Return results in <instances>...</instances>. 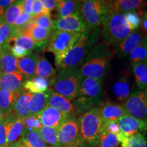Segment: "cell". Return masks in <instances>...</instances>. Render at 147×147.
Returning a JSON list of instances; mask_svg holds the SVG:
<instances>
[{"instance_id":"1","label":"cell","mask_w":147,"mask_h":147,"mask_svg":"<svg viewBox=\"0 0 147 147\" xmlns=\"http://www.w3.org/2000/svg\"><path fill=\"white\" fill-rule=\"evenodd\" d=\"M110 47L107 44L102 42L92 48L79 68L82 78L103 80L113 57Z\"/></svg>"},{"instance_id":"2","label":"cell","mask_w":147,"mask_h":147,"mask_svg":"<svg viewBox=\"0 0 147 147\" xmlns=\"http://www.w3.org/2000/svg\"><path fill=\"white\" fill-rule=\"evenodd\" d=\"M102 38L104 43L117 48L132 32L124 14L110 12L102 24Z\"/></svg>"},{"instance_id":"3","label":"cell","mask_w":147,"mask_h":147,"mask_svg":"<svg viewBox=\"0 0 147 147\" xmlns=\"http://www.w3.org/2000/svg\"><path fill=\"white\" fill-rule=\"evenodd\" d=\"M78 121L80 135L85 147H96L103 127L98 106L82 114Z\"/></svg>"},{"instance_id":"4","label":"cell","mask_w":147,"mask_h":147,"mask_svg":"<svg viewBox=\"0 0 147 147\" xmlns=\"http://www.w3.org/2000/svg\"><path fill=\"white\" fill-rule=\"evenodd\" d=\"M98 29H94L93 34H89V30L84 33L72 47V49L66 55L65 57L58 67L59 71L62 69L80 68L82 65L86 57L93 47L94 42H96V38L99 35Z\"/></svg>"},{"instance_id":"5","label":"cell","mask_w":147,"mask_h":147,"mask_svg":"<svg viewBox=\"0 0 147 147\" xmlns=\"http://www.w3.org/2000/svg\"><path fill=\"white\" fill-rule=\"evenodd\" d=\"M83 34L70 33L60 30H53L48 40L46 51L52 53L55 56L57 67H59L66 55L76 45Z\"/></svg>"},{"instance_id":"6","label":"cell","mask_w":147,"mask_h":147,"mask_svg":"<svg viewBox=\"0 0 147 147\" xmlns=\"http://www.w3.org/2000/svg\"><path fill=\"white\" fill-rule=\"evenodd\" d=\"M82 77L79 72V68L62 69L59 71L53 89L69 101H73L78 97Z\"/></svg>"},{"instance_id":"7","label":"cell","mask_w":147,"mask_h":147,"mask_svg":"<svg viewBox=\"0 0 147 147\" xmlns=\"http://www.w3.org/2000/svg\"><path fill=\"white\" fill-rule=\"evenodd\" d=\"M110 1L87 0L82 1L80 14L89 30L96 29L102 26L110 12Z\"/></svg>"},{"instance_id":"8","label":"cell","mask_w":147,"mask_h":147,"mask_svg":"<svg viewBox=\"0 0 147 147\" xmlns=\"http://www.w3.org/2000/svg\"><path fill=\"white\" fill-rule=\"evenodd\" d=\"M59 146L63 147H85L80 135L78 119L70 117L57 129Z\"/></svg>"},{"instance_id":"9","label":"cell","mask_w":147,"mask_h":147,"mask_svg":"<svg viewBox=\"0 0 147 147\" xmlns=\"http://www.w3.org/2000/svg\"><path fill=\"white\" fill-rule=\"evenodd\" d=\"M78 97L83 98L93 107L99 106L104 98L103 80L82 78Z\"/></svg>"},{"instance_id":"10","label":"cell","mask_w":147,"mask_h":147,"mask_svg":"<svg viewBox=\"0 0 147 147\" xmlns=\"http://www.w3.org/2000/svg\"><path fill=\"white\" fill-rule=\"evenodd\" d=\"M123 105L128 115L147 121V98L144 91H134Z\"/></svg>"},{"instance_id":"11","label":"cell","mask_w":147,"mask_h":147,"mask_svg":"<svg viewBox=\"0 0 147 147\" xmlns=\"http://www.w3.org/2000/svg\"><path fill=\"white\" fill-rule=\"evenodd\" d=\"M53 30L84 34L89 31L81 14H73L53 21Z\"/></svg>"},{"instance_id":"12","label":"cell","mask_w":147,"mask_h":147,"mask_svg":"<svg viewBox=\"0 0 147 147\" xmlns=\"http://www.w3.org/2000/svg\"><path fill=\"white\" fill-rule=\"evenodd\" d=\"M117 123L120 129L121 134L125 137L131 136L147 130V121L137 119L127 114L119 119Z\"/></svg>"},{"instance_id":"13","label":"cell","mask_w":147,"mask_h":147,"mask_svg":"<svg viewBox=\"0 0 147 147\" xmlns=\"http://www.w3.org/2000/svg\"><path fill=\"white\" fill-rule=\"evenodd\" d=\"M4 121L8 130L7 146L9 147L21 138L25 129L23 119L18 118L14 111L7 116Z\"/></svg>"},{"instance_id":"14","label":"cell","mask_w":147,"mask_h":147,"mask_svg":"<svg viewBox=\"0 0 147 147\" xmlns=\"http://www.w3.org/2000/svg\"><path fill=\"white\" fill-rule=\"evenodd\" d=\"M98 107L103 124L117 122L119 119L127 114L123 105L119 103L106 102L102 103Z\"/></svg>"},{"instance_id":"15","label":"cell","mask_w":147,"mask_h":147,"mask_svg":"<svg viewBox=\"0 0 147 147\" xmlns=\"http://www.w3.org/2000/svg\"><path fill=\"white\" fill-rule=\"evenodd\" d=\"M146 38L142 33L140 30L131 32L129 36L119 45L115 52L117 53V57L120 59L126 57L129 55L136 48L142 43Z\"/></svg>"},{"instance_id":"16","label":"cell","mask_w":147,"mask_h":147,"mask_svg":"<svg viewBox=\"0 0 147 147\" xmlns=\"http://www.w3.org/2000/svg\"><path fill=\"white\" fill-rule=\"evenodd\" d=\"M41 121L42 125L48 127L58 129L64 121L70 118V116L58 111L54 108L47 106L42 113L37 115Z\"/></svg>"},{"instance_id":"17","label":"cell","mask_w":147,"mask_h":147,"mask_svg":"<svg viewBox=\"0 0 147 147\" xmlns=\"http://www.w3.org/2000/svg\"><path fill=\"white\" fill-rule=\"evenodd\" d=\"M26 79L19 71L12 74H2L0 78V89L21 93L23 91V84Z\"/></svg>"},{"instance_id":"18","label":"cell","mask_w":147,"mask_h":147,"mask_svg":"<svg viewBox=\"0 0 147 147\" xmlns=\"http://www.w3.org/2000/svg\"><path fill=\"white\" fill-rule=\"evenodd\" d=\"M48 106L54 108L61 113L65 114L70 117H74L76 115L72 103L67 100L65 97L52 91V89H51L50 91Z\"/></svg>"},{"instance_id":"19","label":"cell","mask_w":147,"mask_h":147,"mask_svg":"<svg viewBox=\"0 0 147 147\" xmlns=\"http://www.w3.org/2000/svg\"><path fill=\"white\" fill-rule=\"evenodd\" d=\"M38 60L39 56L32 52L25 57L18 59V71L23 75L26 80L36 76V67Z\"/></svg>"},{"instance_id":"20","label":"cell","mask_w":147,"mask_h":147,"mask_svg":"<svg viewBox=\"0 0 147 147\" xmlns=\"http://www.w3.org/2000/svg\"><path fill=\"white\" fill-rule=\"evenodd\" d=\"M18 59L16 58L5 45L0 48V69L3 74L18 71Z\"/></svg>"},{"instance_id":"21","label":"cell","mask_w":147,"mask_h":147,"mask_svg":"<svg viewBox=\"0 0 147 147\" xmlns=\"http://www.w3.org/2000/svg\"><path fill=\"white\" fill-rule=\"evenodd\" d=\"M32 95V93L23 90L16 96L13 111L18 118L23 119L31 115L29 104Z\"/></svg>"},{"instance_id":"22","label":"cell","mask_w":147,"mask_h":147,"mask_svg":"<svg viewBox=\"0 0 147 147\" xmlns=\"http://www.w3.org/2000/svg\"><path fill=\"white\" fill-rule=\"evenodd\" d=\"M82 1L77 0H59L56 8L57 19L73 14H80Z\"/></svg>"},{"instance_id":"23","label":"cell","mask_w":147,"mask_h":147,"mask_svg":"<svg viewBox=\"0 0 147 147\" xmlns=\"http://www.w3.org/2000/svg\"><path fill=\"white\" fill-rule=\"evenodd\" d=\"M146 2L142 0H117L110 1V11L119 13H126L131 11L140 10Z\"/></svg>"},{"instance_id":"24","label":"cell","mask_w":147,"mask_h":147,"mask_svg":"<svg viewBox=\"0 0 147 147\" xmlns=\"http://www.w3.org/2000/svg\"><path fill=\"white\" fill-rule=\"evenodd\" d=\"M36 76L47 80L50 85L54 83L56 78V70L45 57H39L37 64Z\"/></svg>"},{"instance_id":"25","label":"cell","mask_w":147,"mask_h":147,"mask_svg":"<svg viewBox=\"0 0 147 147\" xmlns=\"http://www.w3.org/2000/svg\"><path fill=\"white\" fill-rule=\"evenodd\" d=\"M113 92L116 99L120 102H125L129 98L131 91L129 80L127 76H121L114 83Z\"/></svg>"},{"instance_id":"26","label":"cell","mask_w":147,"mask_h":147,"mask_svg":"<svg viewBox=\"0 0 147 147\" xmlns=\"http://www.w3.org/2000/svg\"><path fill=\"white\" fill-rule=\"evenodd\" d=\"M19 93L0 89V110L3 114V119L13 111L16 96Z\"/></svg>"},{"instance_id":"27","label":"cell","mask_w":147,"mask_h":147,"mask_svg":"<svg viewBox=\"0 0 147 147\" xmlns=\"http://www.w3.org/2000/svg\"><path fill=\"white\" fill-rule=\"evenodd\" d=\"M50 91L51 89H49L45 93L33 94L29 104L31 115H38L47 107L50 96Z\"/></svg>"},{"instance_id":"28","label":"cell","mask_w":147,"mask_h":147,"mask_svg":"<svg viewBox=\"0 0 147 147\" xmlns=\"http://www.w3.org/2000/svg\"><path fill=\"white\" fill-rule=\"evenodd\" d=\"M52 31L42 28L34 23L32 28L29 29L26 35L30 37L35 43L40 48L47 47L48 40L50 38Z\"/></svg>"},{"instance_id":"29","label":"cell","mask_w":147,"mask_h":147,"mask_svg":"<svg viewBox=\"0 0 147 147\" xmlns=\"http://www.w3.org/2000/svg\"><path fill=\"white\" fill-rule=\"evenodd\" d=\"M136 84L140 91L147 87V61L132 65Z\"/></svg>"},{"instance_id":"30","label":"cell","mask_w":147,"mask_h":147,"mask_svg":"<svg viewBox=\"0 0 147 147\" xmlns=\"http://www.w3.org/2000/svg\"><path fill=\"white\" fill-rule=\"evenodd\" d=\"M23 6L24 1H14L5 10L2 17L3 21L10 26L14 27L16 20L23 14Z\"/></svg>"},{"instance_id":"31","label":"cell","mask_w":147,"mask_h":147,"mask_svg":"<svg viewBox=\"0 0 147 147\" xmlns=\"http://www.w3.org/2000/svg\"><path fill=\"white\" fill-rule=\"evenodd\" d=\"M49 86L50 83L47 80L36 76L25 80L23 84V89L32 93H45L49 90Z\"/></svg>"},{"instance_id":"32","label":"cell","mask_w":147,"mask_h":147,"mask_svg":"<svg viewBox=\"0 0 147 147\" xmlns=\"http://www.w3.org/2000/svg\"><path fill=\"white\" fill-rule=\"evenodd\" d=\"M21 140L27 147H50L47 146L39 131L35 129H25Z\"/></svg>"},{"instance_id":"33","label":"cell","mask_w":147,"mask_h":147,"mask_svg":"<svg viewBox=\"0 0 147 147\" xmlns=\"http://www.w3.org/2000/svg\"><path fill=\"white\" fill-rule=\"evenodd\" d=\"M121 147H144L147 142L146 137L142 133L136 134L129 137H125L121 133L118 134Z\"/></svg>"},{"instance_id":"34","label":"cell","mask_w":147,"mask_h":147,"mask_svg":"<svg viewBox=\"0 0 147 147\" xmlns=\"http://www.w3.org/2000/svg\"><path fill=\"white\" fill-rule=\"evenodd\" d=\"M129 55L131 65L139 62L147 61V38Z\"/></svg>"},{"instance_id":"35","label":"cell","mask_w":147,"mask_h":147,"mask_svg":"<svg viewBox=\"0 0 147 147\" xmlns=\"http://www.w3.org/2000/svg\"><path fill=\"white\" fill-rule=\"evenodd\" d=\"M38 131L46 144L52 146H59L57 138V129L43 126Z\"/></svg>"},{"instance_id":"36","label":"cell","mask_w":147,"mask_h":147,"mask_svg":"<svg viewBox=\"0 0 147 147\" xmlns=\"http://www.w3.org/2000/svg\"><path fill=\"white\" fill-rule=\"evenodd\" d=\"M119 144L118 135L102 131L96 147H117Z\"/></svg>"},{"instance_id":"37","label":"cell","mask_w":147,"mask_h":147,"mask_svg":"<svg viewBox=\"0 0 147 147\" xmlns=\"http://www.w3.org/2000/svg\"><path fill=\"white\" fill-rule=\"evenodd\" d=\"M123 14L132 32L138 30L142 23V16H141L136 10L126 12Z\"/></svg>"},{"instance_id":"38","label":"cell","mask_w":147,"mask_h":147,"mask_svg":"<svg viewBox=\"0 0 147 147\" xmlns=\"http://www.w3.org/2000/svg\"><path fill=\"white\" fill-rule=\"evenodd\" d=\"M53 21L51 16L45 14H40L32 18V22L35 25L49 30H53Z\"/></svg>"},{"instance_id":"39","label":"cell","mask_w":147,"mask_h":147,"mask_svg":"<svg viewBox=\"0 0 147 147\" xmlns=\"http://www.w3.org/2000/svg\"><path fill=\"white\" fill-rule=\"evenodd\" d=\"M23 121L25 129H35L37 130V131H39L40 129L43 127L41 121H40V119L38 118L37 115H31L26 117V118L23 119Z\"/></svg>"},{"instance_id":"40","label":"cell","mask_w":147,"mask_h":147,"mask_svg":"<svg viewBox=\"0 0 147 147\" xmlns=\"http://www.w3.org/2000/svg\"><path fill=\"white\" fill-rule=\"evenodd\" d=\"M12 30L13 27L5 23L3 20L1 21L0 23V48L4 45L7 40L9 39L12 35Z\"/></svg>"},{"instance_id":"41","label":"cell","mask_w":147,"mask_h":147,"mask_svg":"<svg viewBox=\"0 0 147 147\" xmlns=\"http://www.w3.org/2000/svg\"><path fill=\"white\" fill-rule=\"evenodd\" d=\"M40 14H45V15L51 16V12L46 10L41 0H34L32 5V13L33 17Z\"/></svg>"},{"instance_id":"42","label":"cell","mask_w":147,"mask_h":147,"mask_svg":"<svg viewBox=\"0 0 147 147\" xmlns=\"http://www.w3.org/2000/svg\"><path fill=\"white\" fill-rule=\"evenodd\" d=\"M8 130L4 119L0 121V147L7 146Z\"/></svg>"},{"instance_id":"43","label":"cell","mask_w":147,"mask_h":147,"mask_svg":"<svg viewBox=\"0 0 147 147\" xmlns=\"http://www.w3.org/2000/svg\"><path fill=\"white\" fill-rule=\"evenodd\" d=\"M102 131H106L110 134H117V135L121 133L117 122H109L103 124Z\"/></svg>"},{"instance_id":"44","label":"cell","mask_w":147,"mask_h":147,"mask_svg":"<svg viewBox=\"0 0 147 147\" xmlns=\"http://www.w3.org/2000/svg\"><path fill=\"white\" fill-rule=\"evenodd\" d=\"M10 52L12 55L17 59H21L23 57H25L28 55L30 52L25 51V49H22V48L19 47H16V46H14L10 49ZM32 53V52H31Z\"/></svg>"},{"instance_id":"45","label":"cell","mask_w":147,"mask_h":147,"mask_svg":"<svg viewBox=\"0 0 147 147\" xmlns=\"http://www.w3.org/2000/svg\"><path fill=\"white\" fill-rule=\"evenodd\" d=\"M33 16L31 14H27L25 13H23L18 18V19L16 20L15 25H14V27H19L22 26V25H25V23H28L29 21H32Z\"/></svg>"},{"instance_id":"46","label":"cell","mask_w":147,"mask_h":147,"mask_svg":"<svg viewBox=\"0 0 147 147\" xmlns=\"http://www.w3.org/2000/svg\"><path fill=\"white\" fill-rule=\"evenodd\" d=\"M14 2L13 0H0V18H2L5 10Z\"/></svg>"},{"instance_id":"47","label":"cell","mask_w":147,"mask_h":147,"mask_svg":"<svg viewBox=\"0 0 147 147\" xmlns=\"http://www.w3.org/2000/svg\"><path fill=\"white\" fill-rule=\"evenodd\" d=\"M41 1L46 10L49 12H51V11L57 8V1L56 0H41Z\"/></svg>"},{"instance_id":"48","label":"cell","mask_w":147,"mask_h":147,"mask_svg":"<svg viewBox=\"0 0 147 147\" xmlns=\"http://www.w3.org/2000/svg\"><path fill=\"white\" fill-rule=\"evenodd\" d=\"M34 0H25L24 1L23 12L25 14H31L32 13V5Z\"/></svg>"},{"instance_id":"49","label":"cell","mask_w":147,"mask_h":147,"mask_svg":"<svg viewBox=\"0 0 147 147\" xmlns=\"http://www.w3.org/2000/svg\"><path fill=\"white\" fill-rule=\"evenodd\" d=\"M141 31L142 34L147 38V17L145 16L144 14H142V23L140 25Z\"/></svg>"},{"instance_id":"50","label":"cell","mask_w":147,"mask_h":147,"mask_svg":"<svg viewBox=\"0 0 147 147\" xmlns=\"http://www.w3.org/2000/svg\"><path fill=\"white\" fill-rule=\"evenodd\" d=\"M9 147H27V146L24 144V143L23 142V141H22V140L21 138L18 141V142L14 143V144L11 145V146Z\"/></svg>"},{"instance_id":"51","label":"cell","mask_w":147,"mask_h":147,"mask_svg":"<svg viewBox=\"0 0 147 147\" xmlns=\"http://www.w3.org/2000/svg\"><path fill=\"white\" fill-rule=\"evenodd\" d=\"M3 114H2V113H1V110H0V121L3 120Z\"/></svg>"},{"instance_id":"52","label":"cell","mask_w":147,"mask_h":147,"mask_svg":"<svg viewBox=\"0 0 147 147\" xmlns=\"http://www.w3.org/2000/svg\"><path fill=\"white\" fill-rule=\"evenodd\" d=\"M144 94H145V95H146V97L147 98V87L144 90Z\"/></svg>"},{"instance_id":"53","label":"cell","mask_w":147,"mask_h":147,"mask_svg":"<svg viewBox=\"0 0 147 147\" xmlns=\"http://www.w3.org/2000/svg\"><path fill=\"white\" fill-rule=\"evenodd\" d=\"M143 14H144V15L145 16H146V17H147V10H146V11H145L144 13H143Z\"/></svg>"},{"instance_id":"54","label":"cell","mask_w":147,"mask_h":147,"mask_svg":"<svg viewBox=\"0 0 147 147\" xmlns=\"http://www.w3.org/2000/svg\"><path fill=\"white\" fill-rule=\"evenodd\" d=\"M3 74H2V72H1V69H0V78H1V75H2Z\"/></svg>"},{"instance_id":"55","label":"cell","mask_w":147,"mask_h":147,"mask_svg":"<svg viewBox=\"0 0 147 147\" xmlns=\"http://www.w3.org/2000/svg\"><path fill=\"white\" fill-rule=\"evenodd\" d=\"M50 147H63V146H50Z\"/></svg>"},{"instance_id":"56","label":"cell","mask_w":147,"mask_h":147,"mask_svg":"<svg viewBox=\"0 0 147 147\" xmlns=\"http://www.w3.org/2000/svg\"><path fill=\"white\" fill-rule=\"evenodd\" d=\"M1 21H2V18H0V23H1Z\"/></svg>"},{"instance_id":"57","label":"cell","mask_w":147,"mask_h":147,"mask_svg":"<svg viewBox=\"0 0 147 147\" xmlns=\"http://www.w3.org/2000/svg\"><path fill=\"white\" fill-rule=\"evenodd\" d=\"M144 147H147V142H146V144H145Z\"/></svg>"},{"instance_id":"58","label":"cell","mask_w":147,"mask_h":147,"mask_svg":"<svg viewBox=\"0 0 147 147\" xmlns=\"http://www.w3.org/2000/svg\"><path fill=\"white\" fill-rule=\"evenodd\" d=\"M3 147H8V146H3Z\"/></svg>"}]
</instances>
